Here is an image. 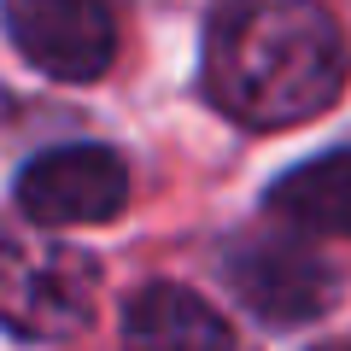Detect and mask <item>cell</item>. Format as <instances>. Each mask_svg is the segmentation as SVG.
Returning <instances> with one entry per match:
<instances>
[{
  "label": "cell",
  "mask_w": 351,
  "mask_h": 351,
  "mask_svg": "<svg viewBox=\"0 0 351 351\" xmlns=\"http://www.w3.org/2000/svg\"><path fill=\"white\" fill-rule=\"evenodd\" d=\"M205 88L246 129H293L346 88V41L316 0H228L205 36Z\"/></svg>",
  "instance_id": "1"
},
{
  "label": "cell",
  "mask_w": 351,
  "mask_h": 351,
  "mask_svg": "<svg viewBox=\"0 0 351 351\" xmlns=\"http://www.w3.org/2000/svg\"><path fill=\"white\" fill-rule=\"evenodd\" d=\"M100 293L94 258L59 240H0V322L24 339H64L88 328Z\"/></svg>",
  "instance_id": "2"
},
{
  "label": "cell",
  "mask_w": 351,
  "mask_h": 351,
  "mask_svg": "<svg viewBox=\"0 0 351 351\" xmlns=\"http://www.w3.org/2000/svg\"><path fill=\"white\" fill-rule=\"evenodd\" d=\"M6 36L53 82H94L117 59L106 0H6Z\"/></svg>",
  "instance_id": "3"
},
{
  "label": "cell",
  "mask_w": 351,
  "mask_h": 351,
  "mask_svg": "<svg viewBox=\"0 0 351 351\" xmlns=\"http://www.w3.org/2000/svg\"><path fill=\"white\" fill-rule=\"evenodd\" d=\"M228 287L258 322L299 328L334 304V269L299 240H240L228 252Z\"/></svg>",
  "instance_id": "4"
},
{
  "label": "cell",
  "mask_w": 351,
  "mask_h": 351,
  "mask_svg": "<svg viewBox=\"0 0 351 351\" xmlns=\"http://www.w3.org/2000/svg\"><path fill=\"white\" fill-rule=\"evenodd\" d=\"M129 199V170L112 147H53L18 176V205L36 223H106Z\"/></svg>",
  "instance_id": "5"
},
{
  "label": "cell",
  "mask_w": 351,
  "mask_h": 351,
  "mask_svg": "<svg viewBox=\"0 0 351 351\" xmlns=\"http://www.w3.org/2000/svg\"><path fill=\"white\" fill-rule=\"evenodd\" d=\"M123 351H246L234 328L188 287H141L123 311Z\"/></svg>",
  "instance_id": "6"
},
{
  "label": "cell",
  "mask_w": 351,
  "mask_h": 351,
  "mask_svg": "<svg viewBox=\"0 0 351 351\" xmlns=\"http://www.w3.org/2000/svg\"><path fill=\"white\" fill-rule=\"evenodd\" d=\"M269 211L287 228H299V234L351 240V147L287 170L269 188Z\"/></svg>",
  "instance_id": "7"
}]
</instances>
